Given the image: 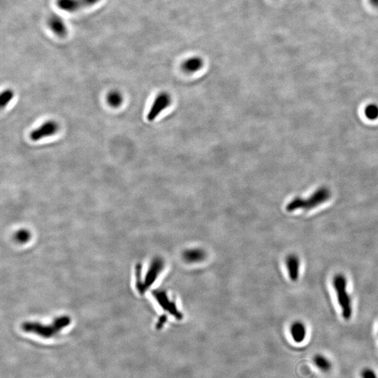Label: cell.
<instances>
[{"label": "cell", "mask_w": 378, "mask_h": 378, "mask_svg": "<svg viewBox=\"0 0 378 378\" xmlns=\"http://www.w3.org/2000/svg\"><path fill=\"white\" fill-rule=\"evenodd\" d=\"M365 114L370 120H376L378 118V106L377 105H368L365 109Z\"/></svg>", "instance_id": "2e32d148"}, {"label": "cell", "mask_w": 378, "mask_h": 378, "mask_svg": "<svg viewBox=\"0 0 378 378\" xmlns=\"http://www.w3.org/2000/svg\"><path fill=\"white\" fill-rule=\"evenodd\" d=\"M70 319L68 317H61L56 319L52 324L44 325L36 322H26L23 325L25 331L34 333L45 338H52L59 332L68 326Z\"/></svg>", "instance_id": "7a4b0ae2"}, {"label": "cell", "mask_w": 378, "mask_h": 378, "mask_svg": "<svg viewBox=\"0 0 378 378\" xmlns=\"http://www.w3.org/2000/svg\"><path fill=\"white\" fill-rule=\"evenodd\" d=\"M56 123L54 121H47L41 126L40 127L36 128L30 133V139L34 142L40 140L44 137H49L55 134L57 131Z\"/></svg>", "instance_id": "ba28073f"}, {"label": "cell", "mask_w": 378, "mask_h": 378, "mask_svg": "<svg viewBox=\"0 0 378 378\" xmlns=\"http://www.w3.org/2000/svg\"><path fill=\"white\" fill-rule=\"evenodd\" d=\"M29 233L27 231H20L17 233L16 239L21 243H24V242H27V240H29Z\"/></svg>", "instance_id": "d6986e66"}, {"label": "cell", "mask_w": 378, "mask_h": 378, "mask_svg": "<svg viewBox=\"0 0 378 378\" xmlns=\"http://www.w3.org/2000/svg\"><path fill=\"white\" fill-rule=\"evenodd\" d=\"M204 62L201 57L195 56L187 59L182 64V69L187 73H194L203 68Z\"/></svg>", "instance_id": "4fadbf2b"}, {"label": "cell", "mask_w": 378, "mask_h": 378, "mask_svg": "<svg viewBox=\"0 0 378 378\" xmlns=\"http://www.w3.org/2000/svg\"><path fill=\"white\" fill-rule=\"evenodd\" d=\"M331 197V190L327 187H322L317 189L309 198L297 197L287 205V210L294 212L298 210H310L322 204L326 203Z\"/></svg>", "instance_id": "6da1fadb"}, {"label": "cell", "mask_w": 378, "mask_h": 378, "mask_svg": "<svg viewBox=\"0 0 378 378\" xmlns=\"http://www.w3.org/2000/svg\"><path fill=\"white\" fill-rule=\"evenodd\" d=\"M370 4L375 8H378V0H369Z\"/></svg>", "instance_id": "44dd1931"}, {"label": "cell", "mask_w": 378, "mask_h": 378, "mask_svg": "<svg viewBox=\"0 0 378 378\" xmlns=\"http://www.w3.org/2000/svg\"><path fill=\"white\" fill-rule=\"evenodd\" d=\"M206 257L205 251L200 248L186 249L182 254L184 261L188 264H198L205 260Z\"/></svg>", "instance_id": "8fae6325"}, {"label": "cell", "mask_w": 378, "mask_h": 378, "mask_svg": "<svg viewBox=\"0 0 378 378\" xmlns=\"http://www.w3.org/2000/svg\"><path fill=\"white\" fill-rule=\"evenodd\" d=\"M48 25L57 36L60 37H65L67 33L66 25L60 16L56 14L52 15L48 20Z\"/></svg>", "instance_id": "30bf717a"}, {"label": "cell", "mask_w": 378, "mask_h": 378, "mask_svg": "<svg viewBox=\"0 0 378 378\" xmlns=\"http://www.w3.org/2000/svg\"><path fill=\"white\" fill-rule=\"evenodd\" d=\"M361 378H378L374 370L366 368L361 373Z\"/></svg>", "instance_id": "ac0fdd59"}, {"label": "cell", "mask_w": 378, "mask_h": 378, "mask_svg": "<svg viewBox=\"0 0 378 378\" xmlns=\"http://www.w3.org/2000/svg\"><path fill=\"white\" fill-rule=\"evenodd\" d=\"M100 0H57V7L66 12H76L96 4Z\"/></svg>", "instance_id": "8992f818"}, {"label": "cell", "mask_w": 378, "mask_h": 378, "mask_svg": "<svg viewBox=\"0 0 378 378\" xmlns=\"http://www.w3.org/2000/svg\"><path fill=\"white\" fill-rule=\"evenodd\" d=\"M164 266H165V263L161 258L157 257L153 259L147 272H146L144 281L139 286V288H137L139 293L144 294V292H147L148 289L150 288L153 284L155 283L158 277L163 270Z\"/></svg>", "instance_id": "277c9868"}, {"label": "cell", "mask_w": 378, "mask_h": 378, "mask_svg": "<svg viewBox=\"0 0 378 378\" xmlns=\"http://www.w3.org/2000/svg\"><path fill=\"white\" fill-rule=\"evenodd\" d=\"M286 266L291 280L297 282L300 275V262L298 256L296 254H289L286 258Z\"/></svg>", "instance_id": "9c48e42d"}, {"label": "cell", "mask_w": 378, "mask_h": 378, "mask_svg": "<svg viewBox=\"0 0 378 378\" xmlns=\"http://www.w3.org/2000/svg\"><path fill=\"white\" fill-rule=\"evenodd\" d=\"M171 103L170 95L166 93H161L156 97L150 110L147 114L148 121H153Z\"/></svg>", "instance_id": "52a82bcc"}, {"label": "cell", "mask_w": 378, "mask_h": 378, "mask_svg": "<svg viewBox=\"0 0 378 378\" xmlns=\"http://www.w3.org/2000/svg\"><path fill=\"white\" fill-rule=\"evenodd\" d=\"M14 92L10 89L4 90L1 93V96H0V107H1V109L7 106L11 100L14 98Z\"/></svg>", "instance_id": "9a60e30c"}, {"label": "cell", "mask_w": 378, "mask_h": 378, "mask_svg": "<svg viewBox=\"0 0 378 378\" xmlns=\"http://www.w3.org/2000/svg\"><path fill=\"white\" fill-rule=\"evenodd\" d=\"M290 333L295 343H301L306 338V326L301 322H294L291 325Z\"/></svg>", "instance_id": "7c38bea8"}, {"label": "cell", "mask_w": 378, "mask_h": 378, "mask_svg": "<svg viewBox=\"0 0 378 378\" xmlns=\"http://www.w3.org/2000/svg\"><path fill=\"white\" fill-rule=\"evenodd\" d=\"M166 322H167V317L163 315V316L161 317V318L159 319V322L156 324V328H158V329L162 328V326L165 325Z\"/></svg>", "instance_id": "ffe728a7"}, {"label": "cell", "mask_w": 378, "mask_h": 378, "mask_svg": "<svg viewBox=\"0 0 378 378\" xmlns=\"http://www.w3.org/2000/svg\"><path fill=\"white\" fill-rule=\"evenodd\" d=\"M333 287L337 294L338 304L341 309L342 315L345 320H349L352 315L351 299L348 289V281L344 274H337L333 279Z\"/></svg>", "instance_id": "3957f363"}, {"label": "cell", "mask_w": 378, "mask_h": 378, "mask_svg": "<svg viewBox=\"0 0 378 378\" xmlns=\"http://www.w3.org/2000/svg\"><path fill=\"white\" fill-rule=\"evenodd\" d=\"M313 361L315 366H316L320 371H323V372H328L331 369L332 364L331 361L327 359L326 356H324V355H315V356H314Z\"/></svg>", "instance_id": "5bb4252c"}, {"label": "cell", "mask_w": 378, "mask_h": 378, "mask_svg": "<svg viewBox=\"0 0 378 378\" xmlns=\"http://www.w3.org/2000/svg\"><path fill=\"white\" fill-rule=\"evenodd\" d=\"M108 101L111 106H118L121 103V97L117 93H113L108 97Z\"/></svg>", "instance_id": "e0dca14e"}, {"label": "cell", "mask_w": 378, "mask_h": 378, "mask_svg": "<svg viewBox=\"0 0 378 378\" xmlns=\"http://www.w3.org/2000/svg\"><path fill=\"white\" fill-rule=\"evenodd\" d=\"M154 298L160 306L167 312L171 316L175 317L176 320H182L183 315L177 307L175 300H172L169 297L168 294L164 290H156L154 293Z\"/></svg>", "instance_id": "5b68a950"}]
</instances>
